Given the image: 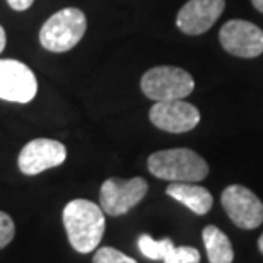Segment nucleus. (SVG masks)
Listing matches in <instances>:
<instances>
[{
	"label": "nucleus",
	"mask_w": 263,
	"mask_h": 263,
	"mask_svg": "<svg viewBox=\"0 0 263 263\" xmlns=\"http://www.w3.org/2000/svg\"><path fill=\"white\" fill-rule=\"evenodd\" d=\"M64 226L72 248L79 253H91L101 243L106 220L101 205L76 198L64 207Z\"/></svg>",
	"instance_id": "obj_1"
},
{
	"label": "nucleus",
	"mask_w": 263,
	"mask_h": 263,
	"mask_svg": "<svg viewBox=\"0 0 263 263\" xmlns=\"http://www.w3.org/2000/svg\"><path fill=\"white\" fill-rule=\"evenodd\" d=\"M147 167L152 176L171 183H198L209 175L207 161L186 147L154 152L147 159Z\"/></svg>",
	"instance_id": "obj_2"
},
{
	"label": "nucleus",
	"mask_w": 263,
	"mask_h": 263,
	"mask_svg": "<svg viewBox=\"0 0 263 263\" xmlns=\"http://www.w3.org/2000/svg\"><path fill=\"white\" fill-rule=\"evenodd\" d=\"M87 29L86 14L81 9L67 7L46 19L40 29V43L51 53H65L79 45Z\"/></svg>",
	"instance_id": "obj_3"
},
{
	"label": "nucleus",
	"mask_w": 263,
	"mask_h": 263,
	"mask_svg": "<svg viewBox=\"0 0 263 263\" xmlns=\"http://www.w3.org/2000/svg\"><path fill=\"white\" fill-rule=\"evenodd\" d=\"M140 89L152 101H175L190 96L195 81L185 68L159 65L147 70L140 79Z\"/></svg>",
	"instance_id": "obj_4"
},
{
	"label": "nucleus",
	"mask_w": 263,
	"mask_h": 263,
	"mask_svg": "<svg viewBox=\"0 0 263 263\" xmlns=\"http://www.w3.org/2000/svg\"><path fill=\"white\" fill-rule=\"evenodd\" d=\"M147 190H149V185L140 176H135L132 180L108 178L99 190V203L104 214L118 217L139 205L145 197Z\"/></svg>",
	"instance_id": "obj_5"
},
{
	"label": "nucleus",
	"mask_w": 263,
	"mask_h": 263,
	"mask_svg": "<svg viewBox=\"0 0 263 263\" xmlns=\"http://www.w3.org/2000/svg\"><path fill=\"white\" fill-rule=\"evenodd\" d=\"M219 41L229 55L239 59H256L263 53V29L250 21H228L219 31Z\"/></svg>",
	"instance_id": "obj_6"
},
{
	"label": "nucleus",
	"mask_w": 263,
	"mask_h": 263,
	"mask_svg": "<svg viewBox=\"0 0 263 263\" xmlns=\"http://www.w3.org/2000/svg\"><path fill=\"white\" fill-rule=\"evenodd\" d=\"M38 92V81L31 68L19 60L0 59V99L26 104Z\"/></svg>",
	"instance_id": "obj_7"
},
{
	"label": "nucleus",
	"mask_w": 263,
	"mask_h": 263,
	"mask_svg": "<svg viewBox=\"0 0 263 263\" xmlns=\"http://www.w3.org/2000/svg\"><path fill=\"white\" fill-rule=\"evenodd\" d=\"M220 203L241 229H256L263 222V203L253 192L241 185H229L220 195Z\"/></svg>",
	"instance_id": "obj_8"
},
{
	"label": "nucleus",
	"mask_w": 263,
	"mask_h": 263,
	"mask_svg": "<svg viewBox=\"0 0 263 263\" xmlns=\"http://www.w3.org/2000/svg\"><path fill=\"white\" fill-rule=\"evenodd\" d=\"M67 159L65 145L53 139H34L19 152L17 164L26 176L40 175L46 170L60 166Z\"/></svg>",
	"instance_id": "obj_9"
},
{
	"label": "nucleus",
	"mask_w": 263,
	"mask_h": 263,
	"mask_svg": "<svg viewBox=\"0 0 263 263\" xmlns=\"http://www.w3.org/2000/svg\"><path fill=\"white\" fill-rule=\"evenodd\" d=\"M149 120L154 127L167 134H185L200 123V111L183 99L159 101L151 108Z\"/></svg>",
	"instance_id": "obj_10"
},
{
	"label": "nucleus",
	"mask_w": 263,
	"mask_h": 263,
	"mask_svg": "<svg viewBox=\"0 0 263 263\" xmlns=\"http://www.w3.org/2000/svg\"><path fill=\"white\" fill-rule=\"evenodd\" d=\"M224 9L226 0H188L176 15V26L185 34H203L217 23Z\"/></svg>",
	"instance_id": "obj_11"
},
{
	"label": "nucleus",
	"mask_w": 263,
	"mask_h": 263,
	"mask_svg": "<svg viewBox=\"0 0 263 263\" xmlns=\"http://www.w3.org/2000/svg\"><path fill=\"white\" fill-rule=\"evenodd\" d=\"M166 193L197 215H205L210 212L214 205L212 193L207 188L195 185V183H170L166 188Z\"/></svg>",
	"instance_id": "obj_12"
},
{
	"label": "nucleus",
	"mask_w": 263,
	"mask_h": 263,
	"mask_svg": "<svg viewBox=\"0 0 263 263\" xmlns=\"http://www.w3.org/2000/svg\"><path fill=\"white\" fill-rule=\"evenodd\" d=\"M210 263H233L234 250L229 238L215 226H207L202 233Z\"/></svg>",
	"instance_id": "obj_13"
},
{
	"label": "nucleus",
	"mask_w": 263,
	"mask_h": 263,
	"mask_svg": "<svg viewBox=\"0 0 263 263\" xmlns=\"http://www.w3.org/2000/svg\"><path fill=\"white\" fill-rule=\"evenodd\" d=\"M173 241L170 238L164 239H152L149 234H142L139 238V250L140 253L149 260H164V256L170 253V250L173 248Z\"/></svg>",
	"instance_id": "obj_14"
},
{
	"label": "nucleus",
	"mask_w": 263,
	"mask_h": 263,
	"mask_svg": "<svg viewBox=\"0 0 263 263\" xmlns=\"http://www.w3.org/2000/svg\"><path fill=\"white\" fill-rule=\"evenodd\" d=\"M164 263H200V251L192 246H173L164 256Z\"/></svg>",
	"instance_id": "obj_15"
},
{
	"label": "nucleus",
	"mask_w": 263,
	"mask_h": 263,
	"mask_svg": "<svg viewBox=\"0 0 263 263\" xmlns=\"http://www.w3.org/2000/svg\"><path fill=\"white\" fill-rule=\"evenodd\" d=\"M92 263H137L134 258H130L122 251L111 246H104V248H98L96 255H94Z\"/></svg>",
	"instance_id": "obj_16"
},
{
	"label": "nucleus",
	"mask_w": 263,
	"mask_h": 263,
	"mask_svg": "<svg viewBox=\"0 0 263 263\" xmlns=\"http://www.w3.org/2000/svg\"><path fill=\"white\" fill-rule=\"evenodd\" d=\"M15 236V226L14 220L9 214L0 210V250H4Z\"/></svg>",
	"instance_id": "obj_17"
},
{
	"label": "nucleus",
	"mask_w": 263,
	"mask_h": 263,
	"mask_svg": "<svg viewBox=\"0 0 263 263\" xmlns=\"http://www.w3.org/2000/svg\"><path fill=\"white\" fill-rule=\"evenodd\" d=\"M34 0H7L9 7L17 10V12H23V10H28L31 5H33Z\"/></svg>",
	"instance_id": "obj_18"
},
{
	"label": "nucleus",
	"mask_w": 263,
	"mask_h": 263,
	"mask_svg": "<svg viewBox=\"0 0 263 263\" xmlns=\"http://www.w3.org/2000/svg\"><path fill=\"white\" fill-rule=\"evenodd\" d=\"M5 31H4V28L2 26H0V53H2L4 51V48H5Z\"/></svg>",
	"instance_id": "obj_19"
},
{
	"label": "nucleus",
	"mask_w": 263,
	"mask_h": 263,
	"mask_svg": "<svg viewBox=\"0 0 263 263\" xmlns=\"http://www.w3.org/2000/svg\"><path fill=\"white\" fill-rule=\"evenodd\" d=\"M251 4H253V7L258 10V12L263 14V0H251Z\"/></svg>",
	"instance_id": "obj_20"
},
{
	"label": "nucleus",
	"mask_w": 263,
	"mask_h": 263,
	"mask_svg": "<svg viewBox=\"0 0 263 263\" xmlns=\"http://www.w3.org/2000/svg\"><path fill=\"white\" fill-rule=\"evenodd\" d=\"M258 250L261 251V255H263V234L260 236V239H258Z\"/></svg>",
	"instance_id": "obj_21"
}]
</instances>
